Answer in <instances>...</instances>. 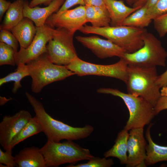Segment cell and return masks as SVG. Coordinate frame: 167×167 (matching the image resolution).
I'll return each instance as SVG.
<instances>
[{"instance_id": "obj_18", "label": "cell", "mask_w": 167, "mask_h": 167, "mask_svg": "<svg viewBox=\"0 0 167 167\" xmlns=\"http://www.w3.org/2000/svg\"><path fill=\"white\" fill-rule=\"evenodd\" d=\"M10 31L18 41L20 48L27 49L34 37L36 28L32 21L24 17Z\"/></svg>"}, {"instance_id": "obj_3", "label": "cell", "mask_w": 167, "mask_h": 167, "mask_svg": "<svg viewBox=\"0 0 167 167\" xmlns=\"http://www.w3.org/2000/svg\"><path fill=\"white\" fill-rule=\"evenodd\" d=\"M158 77L156 67L128 65V93L143 98L154 107L161 96L156 84Z\"/></svg>"}, {"instance_id": "obj_7", "label": "cell", "mask_w": 167, "mask_h": 167, "mask_svg": "<svg viewBox=\"0 0 167 167\" xmlns=\"http://www.w3.org/2000/svg\"><path fill=\"white\" fill-rule=\"evenodd\" d=\"M143 39L144 45L142 47L132 53H125L122 58L128 65L148 67L165 66L167 52L160 41L147 31Z\"/></svg>"}, {"instance_id": "obj_12", "label": "cell", "mask_w": 167, "mask_h": 167, "mask_svg": "<svg viewBox=\"0 0 167 167\" xmlns=\"http://www.w3.org/2000/svg\"><path fill=\"white\" fill-rule=\"evenodd\" d=\"M32 117L29 112L24 110L12 116L3 117L0 123V144L5 151L12 150L10 147L12 140Z\"/></svg>"}, {"instance_id": "obj_38", "label": "cell", "mask_w": 167, "mask_h": 167, "mask_svg": "<svg viewBox=\"0 0 167 167\" xmlns=\"http://www.w3.org/2000/svg\"><path fill=\"white\" fill-rule=\"evenodd\" d=\"M158 0H147L145 5L147 8L148 9L153 7L156 4Z\"/></svg>"}, {"instance_id": "obj_36", "label": "cell", "mask_w": 167, "mask_h": 167, "mask_svg": "<svg viewBox=\"0 0 167 167\" xmlns=\"http://www.w3.org/2000/svg\"><path fill=\"white\" fill-rule=\"evenodd\" d=\"M85 6H106L105 0H84Z\"/></svg>"}, {"instance_id": "obj_19", "label": "cell", "mask_w": 167, "mask_h": 167, "mask_svg": "<svg viewBox=\"0 0 167 167\" xmlns=\"http://www.w3.org/2000/svg\"><path fill=\"white\" fill-rule=\"evenodd\" d=\"M152 124L147 128L146 137L148 142L146 147V157L145 163L147 165H151L162 161H167V146L156 144L151 137L150 130Z\"/></svg>"}, {"instance_id": "obj_17", "label": "cell", "mask_w": 167, "mask_h": 167, "mask_svg": "<svg viewBox=\"0 0 167 167\" xmlns=\"http://www.w3.org/2000/svg\"><path fill=\"white\" fill-rule=\"evenodd\" d=\"M105 1L109 13L111 26L122 25L127 17L142 7H130L126 5L122 0H105Z\"/></svg>"}, {"instance_id": "obj_34", "label": "cell", "mask_w": 167, "mask_h": 167, "mask_svg": "<svg viewBox=\"0 0 167 167\" xmlns=\"http://www.w3.org/2000/svg\"><path fill=\"white\" fill-rule=\"evenodd\" d=\"M11 3L6 0H0V20L1 21L5 12L9 8Z\"/></svg>"}, {"instance_id": "obj_2", "label": "cell", "mask_w": 167, "mask_h": 167, "mask_svg": "<svg viewBox=\"0 0 167 167\" xmlns=\"http://www.w3.org/2000/svg\"><path fill=\"white\" fill-rule=\"evenodd\" d=\"M85 34L101 36L123 49L127 53L137 51L143 45V39L145 28L125 26L96 27L85 24L79 30Z\"/></svg>"}, {"instance_id": "obj_33", "label": "cell", "mask_w": 167, "mask_h": 167, "mask_svg": "<svg viewBox=\"0 0 167 167\" xmlns=\"http://www.w3.org/2000/svg\"><path fill=\"white\" fill-rule=\"evenodd\" d=\"M166 109H167V97L161 96L154 107L156 115Z\"/></svg>"}, {"instance_id": "obj_1", "label": "cell", "mask_w": 167, "mask_h": 167, "mask_svg": "<svg viewBox=\"0 0 167 167\" xmlns=\"http://www.w3.org/2000/svg\"><path fill=\"white\" fill-rule=\"evenodd\" d=\"M25 95L48 139L56 142L63 139L79 140L86 138L93 131L94 128L90 125L74 127L54 119L46 112L40 101L27 92Z\"/></svg>"}, {"instance_id": "obj_4", "label": "cell", "mask_w": 167, "mask_h": 167, "mask_svg": "<svg viewBox=\"0 0 167 167\" xmlns=\"http://www.w3.org/2000/svg\"><path fill=\"white\" fill-rule=\"evenodd\" d=\"M32 79V92L38 93L47 85L63 80L75 73L66 66L56 64L49 59L46 53L26 64Z\"/></svg>"}, {"instance_id": "obj_39", "label": "cell", "mask_w": 167, "mask_h": 167, "mask_svg": "<svg viewBox=\"0 0 167 167\" xmlns=\"http://www.w3.org/2000/svg\"><path fill=\"white\" fill-rule=\"evenodd\" d=\"M147 1V0H139L133 4L132 7L135 8L139 6H142L145 5Z\"/></svg>"}, {"instance_id": "obj_42", "label": "cell", "mask_w": 167, "mask_h": 167, "mask_svg": "<svg viewBox=\"0 0 167 167\" xmlns=\"http://www.w3.org/2000/svg\"><path fill=\"white\" fill-rule=\"evenodd\" d=\"M132 0V1H133V4H134V3H135L136 2H137L139 0Z\"/></svg>"}, {"instance_id": "obj_26", "label": "cell", "mask_w": 167, "mask_h": 167, "mask_svg": "<svg viewBox=\"0 0 167 167\" xmlns=\"http://www.w3.org/2000/svg\"><path fill=\"white\" fill-rule=\"evenodd\" d=\"M16 52L14 49L6 44L0 42V65H16L15 55Z\"/></svg>"}, {"instance_id": "obj_5", "label": "cell", "mask_w": 167, "mask_h": 167, "mask_svg": "<svg viewBox=\"0 0 167 167\" xmlns=\"http://www.w3.org/2000/svg\"><path fill=\"white\" fill-rule=\"evenodd\" d=\"M40 150L46 167H57L66 163L74 164L94 157L88 149L83 148L71 140L60 143L48 139Z\"/></svg>"}, {"instance_id": "obj_14", "label": "cell", "mask_w": 167, "mask_h": 167, "mask_svg": "<svg viewBox=\"0 0 167 167\" xmlns=\"http://www.w3.org/2000/svg\"><path fill=\"white\" fill-rule=\"evenodd\" d=\"M77 41L90 49L97 57L101 59L117 56L119 58L126 53L122 49L109 40L93 36H77Z\"/></svg>"}, {"instance_id": "obj_15", "label": "cell", "mask_w": 167, "mask_h": 167, "mask_svg": "<svg viewBox=\"0 0 167 167\" xmlns=\"http://www.w3.org/2000/svg\"><path fill=\"white\" fill-rule=\"evenodd\" d=\"M65 0H53L44 7L36 6L31 7L28 2L24 0L23 14L24 17L32 21L36 26L39 27L45 24L47 19L55 12L58 11Z\"/></svg>"}, {"instance_id": "obj_21", "label": "cell", "mask_w": 167, "mask_h": 167, "mask_svg": "<svg viewBox=\"0 0 167 167\" xmlns=\"http://www.w3.org/2000/svg\"><path fill=\"white\" fill-rule=\"evenodd\" d=\"M87 22H90L92 26L102 27L110 26V18L106 6H85Z\"/></svg>"}, {"instance_id": "obj_9", "label": "cell", "mask_w": 167, "mask_h": 167, "mask_svg": "<svg viewBox=\"0 0 167 167\" xmlns=\"http://www.w3.org/2000/svg\"><path fill=\"white\" fill-rule=\"evenodd\" d=\"M73 35L62 28L55 29L52 38L46 47V54L53 63L67 66L77 56L73 40Z\"/></svg>"}, {"instance_id": "obj_16", "label": "cell", "mask_w": 167, "mask_h": 167, "mask_svg": "<svg viewBox=\"0 0 167 167\" xmlns=\"http://www.w3.org/2000/svg\"><path fill=\"white\" fill-rule=\"evenodd\" d=\"M14 157L15 162L19 167H46L40 148L37 147L24 148Z\"/></svg>"}, {"instance_id": "obj_30", "label": "cell", "mask_w": 167, "mask_h": 167, "mask_svg": "<svg viewBox=\"0 0 167 167\" xmlns=\"http://www.w3.org/2000/svg\"><path fill=\"white\" fill-rule=\"evenodd\" d=\"M153 21L154 28L159 36L164 37L167 33V13L155 18Z\"/></svg>"}, {"instance_id": "obj_10", "label": "cell", "mask_w": 167, "mask_h": 167, "mask_svg": "<svg viewBox=\"0 0 167 167\" xmlns=\"http://www.w3.org/2000/svg\"><path fill=\"white\" fill-rule=\"evenodd\" d=\"M34 37L27 49L20 48L16 52L15 58L16 65L26 64L46 53L47 44L53 36L55 29L46 24L37 27Z\"/></svg>"}, {"instance_id": "obj_40", "label": "cell", "mask_w": 167, "mask_h": 167, "mask_svg": "<svg viewBox=\"0 0 167 167\" xmlns=\"http://www.w3.org/2000/svg\"><path fill=\"white\" fill-rule=\"evenodd\" d=\"M160 92L161 96L167 97V85L162 87Z\"/></svg>"}, {"instance_id": "obj_35", "label": "cell", "mask_w": 167, "mask_h": 167, "mask_svg": "<svg viewBox=\"0 0 167 167\" xmlns=\"http://www.w3.org/2000/svg\"><path fill=\"white\" fill-rule=\"evenodd\" d=\"M156 84L160 88L167 85V70L161 75L158 76Z\"/></svg>"}, {"instance_id": "obj_22", "label": "cell", "mask_w": 167, "mask_h": 167, "mask_svg": "<svg viewBox=\"0 0 167 167\" xmlns=\"http://www.w3.org/2000/svg\"><path fill=\"white\" fill-rule=\"evenodd\" d=\"M24 2V0H16L11 3L0 26V29L10 31L23 19Z\"/></svg>"}, {"instance_id": "obj_27", "label": "cell", "mask_w": 167, "mask_h": 167, "mask_svg": "<svg viewBox=\"0 0 167 167\" xmlns=\"http://www.w3.org/2000/svg\"><path fill=\"white\" fill-rule=\"evenodd\" d=\"M106 158H101L99 157H94L89 160L87 162L74 165L71 164L66 167H109L113 164V161L112 159H107Z\"/></svg>"}, {"instance_id": "obj_20", "label": "cell", "mask_w": 167, "mask_h": 167, "mask_svg": "<svg viewBox=\"0 0 167 167\" xmlns=\"http://www.w3.org/2000/svg\"><path fill=\"white\" fill-rule=\"evenodd\" d=\"M129 135L128 131L124 128L118 134L115 143L112 147L105 152L104 156L106 158L113 157L117 158L122 164L127 162V141Z\"/></svg>"}, {"instance_id": "obj_25", "label": "cell", "mask_w": 167, "mask_h": 167, "mask_svg": "<svg viewBox=\"0 0 167 167\" xmlns=\"http://www.w3.org/2000/svg\"><path fill=\"white\" fill-rule=\"evenodd\" d=\"M29 76L28 67L26 64H20L17 66L16 70L0 79V86L10 81H14L12 91L14 94L22 87L21 81L24 77Z\"/></svg>"}, {"instance_id": "obj_6", "label": "cell", "mask_w": 167, "mask_h": 167, "mask_svg": "<svg viewBox=\"0 0 167 167\" xmlns=\"http://www.w3.org/2000/svg\"><path fill=\"white\" fill-rule=\"evenodd\" d=\"M97 92L111 94L122 99L130 114L129 119L124 127L127 131L135 128H143L145 125L150 123L156 115L154 107L141 97L112 88H101L97 90Z\"/></svg>"}, {"instance_id": "obj_29", "label": "cell", "mask_w": 167, "mask_h": 167, "mask_svg": "<svg viewBox=\"0 0 167 167\" xmlns=\"http://www.w3.org/2000/svg\"><path fill=\"white\" fill-rule=\"evenodd\" d=\"M0 42L12 47L15 52H18L19 42L14 35L9 30L5 29H0Z\"/></svg>"}, {"instance_id": "obj_28", "label": "cell", "mask_w": 167, "mask_h": 167, "mask_svg": "<svg viewBox=\"0 0 167 167\" xmlns=\"http://www.w3.org/2000/svg\"><path fill=\"white\" fill-rule=\"evenodd\" d=\"M166 13L167 0H158L154 6L147 11L148 17L152 20Z\"/></svg>"}, {"instance_id": "obj_23", "label": "cell", "mask_w": 167, "mask_h": 167, "mask_svg": "<svg viewBox=\"0 0 167 167\" xmlns=\"http://www.w3.org/2000/svg\"><path fill=\"white\" fill-rule=\"evenodd\" d=\"M42 132L38 118L35 116L22 128L12 140L10 145L11 149L17 144L27 138Z\"/></svg>"}, {"instance_id": "obj_32", "label": "cell", "mask_w": 167, "mask_h": 167, "mask_svg": "<svg viewBox=\"0 0 167 167\" xmlns=\"http://www.w3.org/2000/svg\"><path fill=\"white\" fill-rule=\"evenodd\" d=\"M78 4L85 6L84 0H65L61 7L55 14H60L72 6Z\"/></svg>"}, {"instance_id": "obj_8", "label": "cell", "mask_w": 167, "mask_h": 167, "mask_svg": "<svg viewBox=\"0 0 167 167\" xmlns=\"http://www.w3.org/2000/svg\"><path fill=\"white\" fill-rule=\"evenodd\" d=\"M110 65L97 64L82 60L78 56L66 66L68 69L80 76L96 75L115 78L126 83L128 77V65L122 58Z\"/></svg>"}, {"instance_id": "obj_31", "label": "cell", "mask_w": 167, "mask_h": 167, "mask_svg": "<svg viewBox=\"0 0 167 167\" xmlns=\"http://www.w3.org/2000/svg\"><path fill=\"white\" fill-rule=\"evenodd\" d=\"M0 163L5 165L7 167L18 166L15 157L12 155V150L5 151L4 152L0 149Z\"/></svg>"}, {"instance_id": "obj_37", "label": "cell", "mask_w": 167, "mask_h": 167, "mask_svg": "<svg viewBox=\"0 0 167 167\" xmlns=\"http://www.w3.org/2000/svg\"><path fill=\"white\" fill-rule=\"evenodd\" d=\"M53 0H32L29 3L31 7H33L39 5L44 4L45 5H48Z\"/></svg>"}, {"instance_id": "obj_41", "label": "cell", "mask_w": 167, "mask_h": 167, "mask_svg": "<svg viewBox=\"0 0 167 167\" xmlns=\"http://www.w3.org/2000/svg\"><path fill=\"white\" fill-rule=\"evenodd\" d=\"M126 2L130 5H131L133 4V2L132 0H126Z\"/></svg>"}, {"instance_id": "obj_11", "label": "cell", "mask_w": 167, "mask_h": 167, "mask_svg": "<svg viewBox=\"0 0 167 167\" xmlns=\"http://www.w3.org/2000/svg\"><path fill=\"white\" fill-rule=\"evenodd\" d=\"M86 23L85 6L82 5L58 15L53 14L45 22V24L53 28H64L73 35Z\"/></svg>"}, {"instance_id": "obj_24", "label": "cell", "mask_w": 167, "mask_h": 167, "mask_svg": "<svg viewBox=\"0 0 167 167\" xmlns=\"http://www.w3.org/2000/svg\"><path fill=\"white\" fill-rule=\"evenodd\" d=\"M147 10V8L144 5L127 17L122 25L139 28L148 26L152 20L148 17Z\"/></svg>"}, {"instance_id": "obj_13", "label": "cell", "mask_w": 167, "mask_h": 167, "mask_svg": "<svg viewBox=\"0 0 167 167\" xmlns=\"http://www.w3.org/2000/svg\"><path fill=\"white\" fill-rule=\"evenodd\" d=\"M128 156L127 167H145L147 143L143 128L130 130L127 141Z\"/></svg>"}]
</instances>
